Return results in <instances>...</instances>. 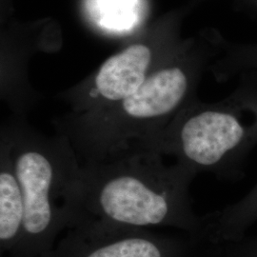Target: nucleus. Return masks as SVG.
Returning a JSON list of instances; mask_svg holds the SVG:
<instances>
[{"instance_id": "f03ea898", "label": "nucleus", "mask_w": 257, "mask_h": 257, "mask_svg": "<svg viewBox=\"0 0 257 257\" xmlns=\"http://www.w3.org/2000/svg\"><path fill=\"white\" fill-rule=\"evenodd\" d=\"M236 89L215 104L188 105L165 128L138 144L194 172L222 179L242 175L257 146V73L240 75Z\"/></svg>"}, {"instance_id": "9d476101", "label": "nucleus", "mask_w": 257, "mask_h": 257, "mask_svg": "<svg viewBox=\"0 0 257 257\" xmlns=\"http://www.w3.org/2000/svg\"><path fill=\"white\" fill-rule=\"evenodd\" d=\"M238 1L245 9L257 17V0H238Z\"/></svg>"}, {"instance_id": "6e6552de", "label": "nucleus", "mask_w": 257, "mask_h": 257, "mask_svg": "<svg viewBox=\"0 0 257 257\" xmlns=\"http://www.w3.org/2000/svg\"><path fill=\"white\" fill-rule=\"evenodd\" d=\"M225 56L217 67V76L223 79L237 75L257 73L256 43H228L224 42Z\"/></svg>"}, {"instance_id": "20e7f679", "label": "nucleus", "mask_w": 257, "mask_h": 257, "mask_svg": "<svg viewBox=\"0 0 257 257\" xmlns=\"http://www.w3.org/2000/svg\"><path fill=\"white\" fill-rule=\"evenodd\" d=\"M44 257H199L188 234L174 236L149 230L84 222L71 230Z\"/></svg>"}, {"instance_id": "39448f33", "label": "nucleus", "mask_w": 257, "mask_h": 257, "mask_svg": "<svg viewBox=\"0 0 257 257\" xmlns=\"http://www.w3.org/2000/svg\"><path fill=\"white\" fill-rule=\"evenodd\" d=\"M152 55L147 47L133 45L110 57L97 72L88 97L118 103L132 95L147 78Z\"/></svg>"}, {"instance_id": "423d86ee", "label": "nucleus", "mask_w": 257, "mask_h": 257, "mask_svg": "<svg viewBox=\"0 0 257 257\" xmlns=\"http://www.w3.org/2000/svg\"><path fill=\"white\" fill-rule=\"evenodd\" d=\"M25 202L7 142L0 138V248L1 254L18 257L22 243Z\"/></svg>"}, {"instance_id": "1a4fd4ad", "label": "nucleus", "mask_w": 257, "mask_h": 257, "mask_svg": "<svg viewBox=\"0 0 257 257\" xmlns=\"http://www.w3.org/2000/svg\"><path fill=\"white\" fill-rule=\"evenodd\" d=\"M200 257H257V235L223 245H201Z\"/></svg>"}, {"instance_id": "f257e3e1", "label": "nucleus", "mask_w": 257, "mask_h": 257, "mask_svg": "<svg viewBox=\"0 0 257 257\" xmlns=\"http://www.w3.org/2000/svg\"><path fill=\"white\" fill-rule=\"evenodd\" d=\"M163 158L134 150L81 163L73 193V228L84 222L143 230L169 227L195 238L201 216L193 211L190 186L197 175L176 162L168 165Z\"/></svg>"}, {"instance_id": "7ed1b4c3", "label": "nucleus", "mask_w": 257, "mask_h": 257, "mask_svg": "<svg viewBox=\"0 0 257 257\" xmlns=\"http://www.w3.org/2000/svg\"><path fill=\"white\" fill-rule=\"evenodd\" d=\"M10 148L25 202L18 257H44L59 233L74 226L73 193L81 162L69 138L47 137L24 124L1 131Z\"/></svg>"}, {"instance_id": "0eeeda50", "label": "nucleus", "mask_w": 257, "mask_h": 257, "mask_svg": "<svg viewBox=\"0 0 257 257\" xmlns=\"http://www.w3.org/2000/svg\"><path fill=\"white\" fill-rule=\"evenodd\" d=\"M256 222L257 183L238 201L201 216V230L196 240L210 246L235 243L247 236Z\"/></svg>"}]
</instances>
